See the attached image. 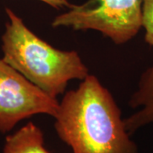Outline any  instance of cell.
<instances>
[{
	"label": "cell",
	"instance_id": "7",
	"mask_svg": "<svg viewBox=\"0 0 153 153\" xmlns=\"http://www.w3.org/2000/svg\"><path fill=\"white\" fill-rule=\"evenodd\" d=\"M142 27L146 43L153 49V0H142Z\"/></svg>",
	"mask_w": 153,
	"mask_h": 153
},
{
	"label": "cell",
	"instance_id": "8",
	"mask_svg": "<svg viewBox=\"0 0 153 153\" xmlns=\"http://www.w3.org/2000/svg\"><path fill=\"white\" fill-rule=\"evenodd\" d=\"M45 3L46 4L55 8L56 10H60L62 8H70L72 4H71L68 0H40Z\"/></svg>",
	"mask_w": 153,
	"mask_h": 153
},
{
	"label": "cell",
	"instance_id": "2",
	"mask_svg": "<svg viewBox=\"0 0 153 153\" xmlns=\"http://www.w3.org/2000/svg\"><path fill=\"white\" fill-rule=\"evenodd\" d=\"M9 21L2 36L3 60L56 98L71 80H83L88 69L75 50H60L43 40L25 25L21 17L6 8Z\"/></svg>",
	"mask_w": 153,
	"mask_h": 153
},
{
	"label": "cell",
	"instance_id": "6",
	"mask_svg": "<svg viewBox=\"0 0 153 153\" xmlns=\"http://www.w3.org/2000/svg\"><path fill=\"white\" fill-rule=\"evenodd\" d=\"M3 153H50L44 146L42 130L30 122L6 137Z\"/></svg>",
	"mask_w": 153,
	"mask_h": 153
},
{
	"label": "cell",
	"instance_id": "1",
	"mask_svg": "<svg viewBox=\"0 0 153 153\" xmlns=\"http://www.w3.org/2000/svg\"><path fill=\"white\" fill-rule=\"evenodd\" d=\"M55 128L73 153H139L110 91L88 75L60 101Z\"/></svg>",
	"mask_w": 153,
	"mask_h": 153
},
{
	"label": "cell",
	"instance_id": "3",
	"mask_svg": "<svg viewBox=\"0 0 153 153\" xmlns=\"http://www.w3.org/2000/svg\"><path fill=\"white\" fill-rule=\"evenodd\" d=\"M52 27L95 30L117 44L131 40L142 27V0H88L55 17Z\"/></svg>",
	"mask_w": 153,
	"mask_h": 153
},
{
	"label": "cell",
	"instance_id": "5",
	"mask_svg": "<svg viewBox=\"0 0 153 153\" xmlns=\"http://www.w3.org/2000/svg\"><path fill=\"white\" fill-rule=\"evenodd\" d=\"M129 105L138 111L124 119L129 134L144 126L153 123V64L144 71Z\"/></svg>",
	"mask_w": 153,
	"mask_h": 153
},
{
	"label": "cell",
	"instance_id": "4",
	"mask_svg": "<svg viewBox=\"0 0 153 153\" xmlns=\"http://www.w3.org/2000/svg\"><path fill=\"white\" fill-rule=\"evenodd\" d=\"M60 102L0 59V133L33 115L55 117Z\"/></svg>",
	"mask_w": 153,
	"mask_h": 153
}]
</instances>
